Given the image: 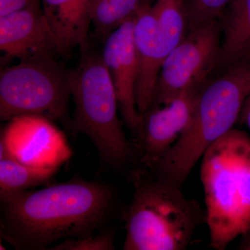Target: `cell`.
I'll use <instances>...</instances> for the list:
<instances>
[{"mask_svg": "<svg viewBox=\"0 0 250 250\" xmlns=\"http://www.w3.org/2000/svg\"><path fill=\"white\" fill-rule=\"evenodd\" d=\"M116 205L113 188L80 177L41 190L0 192L1 235L16 250L48 249L62 240L93 236Z\"/></svg>", "mask_w": 250, "mask_h": 250, "instance_id": "obj_1", "label": "cell"}, {"mask_svg": "<svg viewBox=\"0 0 250 250\" xmlns=\"http://www.w3.org/2000/svg\"><path fill=\"white\" fill-rule=\"evenodd\" d=\"M201 178L209 246L227 249L250 230V136L234 129L217 140L202 157Z\"/></svg>", "mask_w": 250, "mask_h": 250, "instance_id": "obj_2", "label": "cell"}, {"mask_svg": "<svg viewBox=\"0 0 250 250\" xmlns=\"http://www.w3.org/2000/svg\"><path fill=\"white\" fill-rule=\"evenodd\" d=\"M202 86L192 121L173 147L150 171L183 187L206 150L232 129L250 93V57L233 64Z\"/></svg>", "mask_w": 250, "mask_h": 250, "instance_id": "obj_3", "label": "cell"}, {"mask_svg": "<svg viewBox=\"0 0 250 250\" xmlns=\"http://www.w3.org/2000/svg\"><path fill=\"white\" fill-rule=\"evenodd\" d=\"M134 193L126 213L125 250H184L199 226L207 223L206 208L184 196L182 187L150 171L131 172Z\"/></svg>", "mask_w": 250, "mask_h": 250, "instance_id": "obj_4", "label": "cell"}, {"mask_svg": "<svg viewBox=\"0 0 250 250\" xmlns=\"http://www.w3.org/2000/svg\"><path fill=\"white\" fill-rule=\"evenodd\" d=\"M70 92L75 102L70 129L93 143L104 165L123 168L133 159V147L118 115V98L102 54L85 52L70 72Z\"/></svg>", "mask_w": 250, "mask_h": 250, "instance_id": "obj_5", "label": "cell"}, {"mask_svg": "<svg viewBox=\"0 0 250 250\" xmlns=\"http://www.w3.org/2000/svg\"><path fill=\"white\" fill-rule=\"evenodd\" d=\"M70 72L55 57L21 62L0 72V120L36 116L64 121L71 96Z\"/></svg>", "mask_w": 250, "mask_h": 250, "instance_id": "obj_6", "label": "cell"}, {"mask_svg": "<svg viewBox=\"0 0 250 250\" xmlns=\"http://www.w3.org/2000/svg\"><path fill=\"white\" fill-rule=\"evenodd\" d=\"M221 39L219 19L189 31L163 62L150 107L167 104L184 90L205 84L218 66Z\"/></svg>", "mask_w": 250, "mask_h": 250, "instance_id": "obj_7", "label": "cell"}, {"mask_svg": "<svg viewBox=\"0 0 250 250\" xmlns=\"http://www.w3.org/2000/svg\"><path fill=\"white\" fill-rule=\"evenodd\" d=\"M204 85L184 90L167 104L150 107L143 113L132 146L133 158L137 157L141 168H154L188 127Z\"/></svg>", "mask_w": 250, "mask_h": 250, "instance_id": "obj_8", "label": "cell"}, {"mask_svg": "<svg viewBox=\"0 0 250 250\" xmlns=\"http://www.w3.org/2000/svg\"><path fill=\"white\" fill-rule=\"evenodd\" d=\"M52 121L36 116L16 117L1 131L0 157L25 165L57 167L72 156L66 139Z\"/></svg>", "mask_w": 250, "mask_h": 250, "instance_id": "obj_9", "label": "cell"}, {"mask_svg": "<svg viewBox=\"0 0 250 250\" xmlns=\"http://www.w3.org/2000/svg\"><path fill=\"white\" fill-rule=\"evenodd\" d=\"M134 15L105 39L102 56L116 90L123 121L136 134L142 115L138 111L135 97L138 60L134 40Z\"/></svg>", "mask_w": 250, "mask_h": 250, "instance_id": "obj_10", "label": "cell"}, {"mask_svg": "<svg viewBox=\"0 0 250 250\" xmlns=\"http://www.w3.org/2000/svg\"><path fill=\"white\" fill-rule=\"evenodd\" d=\"M0 49L21 62L60 56L41 5L0 17Z\"/></svg>", "mask_w": 250, "mask_h": 250, "instance_id": "obj_11", "label": "cell"}, {"mask_svg": "<svg viewBox=\"0 0 250 250\" xmlns=\"http://www.w3.org/2000/svg\"><path fill=\"white\" fill-rule=\"evenodd\" d=\"M134 40L138 60L135 97L141 115L150 107L156 82L166 58L152 6L141 3L134 15Z\"/></svg>", "mask_w": 250, "mask_h": 250, "instance_id": "obj_12", "label": "cell"}, {"mask_svg": "<svg viewBox=\"0 0 250 250\" xmlns=\"http://www.w3.org/2000/svg\"><path fill=\"white\" fill-rule=\"evenodd\" d=\"M90 0H42V8L53 32L61 57L75 47L84 48L90 22Z\"/></svg>", "mask_w": 250, "mask_h": 250, "instance_id": "obj_13", "label": "cell"}, {"mask_svg": "<svg viewBox=\"0 0 250 250\" xmlns=\"http://www.w3.org/2000/svg\"><path fill=\"white\" fill-rule=\"evenodd\" d=\"M219 21L222 39L217 68L222 72L250 57V0H232Z\"/></svg>", "mask_w": 250, "mask_h": 250, "instance_id": "obj_14", "label": "cell"}, {"mask_svg": "<svg viewBox=\"0 0 250 250\" xmlns=\"http://www.w3.org/2000/svg\"><path fill=\"white\" fill-rule=\"evenodd\" d=\"M59 169L33 167L9 156L0 157V192L21 191L47 183Z\"/></svg>", "mask_w": 250, "mask_h": 250, "instance_id": "obj_15", "label": "cell"}, {"mask_svg": "<svg viewBox=\"0 0 250 250\" xmlns=\"http://www.w3.org/2000/svg\"><path fill=\"white\" fill-rule=\"evenodd\" d=\"M141 0H90V21L98 36L105 39L134 16Z\"/></svg>", "mask_w": 250, "mask_h": 250, "instance_id": "obj_16", "label": "cell"}, {"mask_svg": "<svg viewBox=\"0 0 250 250\" xmlns=\"http://www.w3.org/2000/svg\"><path fill=\"white\" fill-rule=\"evenodd\" d=\"M231 1L232 0H184L188 32L218 20Z\"/></svg>", "mask_w": 250, "mask_h": 250, "instance_id": "obj_17", "label": "cell"}, {"mask_svg": "<svg viewBox=\"0 0 250 250\" xmlns=\"http://www.w3.org/2000/svg\"><path fill=\"white\" fill-rule=\"evenodd\" d=\"M54 250H113L114 236L111 231H102L98 235L82 238H67L51 246Z\"/></svg>", "mask_w": 250, "mask_h": 250, "instance_id": "obj_18", "label": "cell"}, {"mask_svg": "<svg viewBox=\"0 0 250 250\" xmlns=\"http://www.w3.org/2000/svg\"><path fill=\"white\" fill-rule=\"evenodd\" d=\"M42 0H0V17L21 11L41 6Z\"/></svg>", "mask_w": 250, "mask_h": 250, "instance_id": "obj_19", "label": "cell"}, {"mask_svg": "<svg viewBox=\"0 0 250 250\" xmlns=\"http://www.w3.org/2000/svg\"><path fill=\"white\" fill-rule=\"evenodd\" d=\"M239 121L242 125H245L250 131V93L247 97L242 108Z\"/></svg>", "mask_w": 250, "mask_h": 250, "instance_id": "obj_20", "label": "cell"}, {"mask_svg": "<svg viewBox=\"0 0 250 250\" xmlns=\"http://www.w3.org/2000/svg\"><path fill=\"white\" fill-rule=\"evenodd\" d=\"M238 249L250 250V230L242 236L239 245L238 246Z\"/></svg>", "mask_w": 250, "mask_h": 250, "instance_id": "obj_21", "label": "cell"}]
</instances>
